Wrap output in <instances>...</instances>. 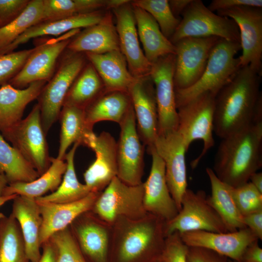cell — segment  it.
Listing matches in <instances>:
<instances>
[{
  "mask_svg": "<svg viewBox=\"0 0 262 262\" xmlns=\"http://www.w3.org/2000/svg\"><path fill=\"white\" fill-rule=\"evenodd\" d=\"M259 74L249 66L241 67L215 97L213 132L221 139L255 123L262 97Z\"/></svg>",
  "mask_w": 262,
  "mask_h": 262,
  "instance_id": "6da1fadb",
  "label": "cell"
},
{
  "mask_svg": "<svg viewBox=\"0 0 262 262\" xmlns=\"http://www.w3.org/2000/svg\"><path fill=\"white\" fill-rule=\"evenodd\" d=\"M262 166V122L253 123L222 139L213 170L231 187L248 181Z\"/></svg>",
  "mask_w": 262,
  "mask_h": 262,
  "instance_id": "7a4b0ae2",
  "label": "cell"
},
{
  "mask_svg": "<svg viewBox=\"0 0 262 262\" xmlns=\"http://www.w3.org/2000/svg\"><path fill=\"white\" fill-rule=\"evenodd\" d=\"M240 43L221 38L212 49L206 68L199 80L184 89L175 90L177 109L198 95L210 92L215 96L241 67Z\"/></svg>",
  "mask_w": 262,
  "mask_h": 262,
  "instance_id": "3957f363",
  "label": "cell"
},
{
  "mask_svg": "<svg viewBox=\"0 0 262 262\" xmlns=\"http://www.w3.org/2000/svg\"><path fill=\"white\" fill-rule=\"evenodd\" d=\"M215 97L210 92H205L177 108V131L182 137L187 149L195 140H201L203 142L201 153L191 163L193 168L214 145Z\"/></svg>",
  "mask_w": 262,
  "mask_h": 262,
  "instance_id": "277c9868",
  "label": "cell"
},
{
  "mask_svg": "<svg viewBox=\"0 0 262 262\" xmlns=\"http://www.w3.org/2000/svg\"><path fill=\"white\" fill-rule=\"evenodd\" d=\"M67 52L37 98L42 124L46 135L59 119L66 94L86 64L84 53Z\"/></svg>",
  "mask_w": 262,
  "mask_h": 262,
  "instance_id": "5b68a950",
  "label": "cell"
},
{
  "mask_svg": "<svg viewBox=\"0 0 262 262\" xmlns=\"http://www.w3.org/2000/svg\"><path fill=\"white\" fill-rule=\"evenodd\" d=\"M165 222L148 213L135 220L126 228L121 235L118 248L119 262H134L143 255L152 262L160 258L166 237Z\"/></svg>",
  "mask_w": 262,
  "mask_h": 262,
  "instance_id": "8992f818",
  "label": "cell"
},
{
  "mask_svg": "<svg viewBox=\"0 0 262 262\" xmlns=\"http://www.w3.org/2000/svg\"><path fill=\"white\" fill-rule=\"evenodd\" d=\"M182 16L169 39L174 45L184 38L211 36L240 43L239 30L235 22L214 13L200 0H192Z\"/></svg>",
  "mask_w": 262,
  "mask_h": 262,
  "instance_id": "52a82bcc",
  "label": "cell"
},
{
  "mask_svg": "<svg viewBox=\"0 0 262 262\" xmlns=\"http://www.w3.org/2000/svg\"><path fill=\"white\" fill-rule=\"evenodd\" d=\"M196 230L229 232L222 219L211 205L206 192L187 189L177 215L165 222V236Z\"/></svg>",
  "mask_w": 262,
  "mask_h": 262,
  "instance_id": "ba28073f",
  "label": "cell"
},
{
  "mask_svg": "<svg viewBox=\"0 0 262 262\" xmlns=\"http://www.w3.org/2000/svg\"><path fill=\"white\" fill-rule=\"evenodd\" d=\"M143 196V183L130 185L116 176L98 195L93 207L96 213L108 222L121 217L140 219L148 213L144 207Z\"/></svg>",
  "mask_w": 262,
  "mask_h": 262,
  "instance_id": "9c48e42d",
  "label": "cell"
},
{
  "mask_svg": "<svg viewBox=\"0 0 262 262\" xmlns=\"http://www.w3.org/2000/svg\"><path fill=\"white\" fill-rule=\"evenodd\" d=\"M46 135L37 103L25 118L3 137L41 175L51 164Z\"/></svg>",
  "mask_w": 262,
  "mask_h": 262,
  "instance_id": "30bf717a",
  "label": "cell"
},
{
  "mask_svg": "<svg viewBox=\"0 0 262 262\" xmlns=\"http://www.w3.org/2000/svg\"><path fill=\"white\" fill-rule=\"evenodd\" d=\"M216 12L233 20L238 27L242 50L239 57L241 67L249 66L262 76V8L240 6Z\"/></svg>",
  "mask_w": 262,
  "mask_h": 262,
  "instance_id": "8fae6325",
  "label": "cell"
},
{
  "mask_svg": "<svg viewBox=\"0 0 262 262\" xmlns=\"http://www.w3.org/2000/svg\"><path fill=\"white\" fill-rule=\"evenodd\" d=\"M220 39L215 36L187 37L174 44L175 90L186 89L199 80L206 68L212 49Z\"/></svg>",
  "mask_w": 262,
  "mask_h": 262,
  "instance_id": "7c38bea8",
  "label": "cell"
},
{
  "mask_svg": "<svg viewBox=\"0 0 262 262\" xmlns=\"http://www.w3.org/2000/svg\"><path fill=\"white\" fill-rule=\"evenodd\" d=\"M80 29L72 30L35 47L20 71L8 83L15 88L23 89L31 83L48 82L56 70L57 60L72 39Z\"/></svg>",
  "mask_w": 262,
  "mask_h": 262,
  "instance_id": "4fadbf2b",
  "label": "cell"
},
{
  "mask_svg": "<svg viewBox=\"0 0 262 262\" xmlns=\"http://www.w3.org/2000/svg\"><path fill=\"white\" fill-rule=\"evenodd\" d=\"M119 125L117 177L128 185H139L143 183L145 145L142 144L137 131L132 105Z\"/></svg>",
  "mask_w": 262,
  "mask_h": 262,
  "instance_id": "5bb4252c",
  "label": "cell"
},
{
  "mask_svg": "<svg viewBox=\"0 0 262 262\" xmlns=\"http://www.w3.org/2000/svg\"><path fill=\"white\" fill-rule=\"evenodd\" d=\"M174 67L175 54L163 56L152 64L149 77L155 87L158 119V135L177 131L178 127Z\"/></svg>",
  "mask_w": 262,
  "mask_h": 262,
  "instance_id": "9a60e30c",
  "label": "cell"
},
{
  "mask_svg": "<svg viewBox=\"0 0 262 262\" xmlns=\"http://www.w3.org/2000/svg\"><path fill=\"white\" fill-rule=\"evenodd\" d=\"M153 147L164 163L166 183L180 211L182 196L187 189L185 160L187 149L183 140L175 131L158 135Z\"/></svg>",
  "mask_w": 262,
  "mask_h": 262,
  "instance_id": "2e32d148",
  "label": "cell"
},
{
  "mask_svg": "<svg viewBox=\"0 0 262 262\" xmlns=\"http://www.w3.org/2000/svg\"><path fill=\"white\" fill-rule=\"evenodd\" d=\"M131 2L113 9L116 18V30L120 50L126 58L131 75L137 79L149 76L152 64L141 48Z\"/></svg>",
  "mask_w": 262,
  "mask_h": 262,
  "instance_id": "e0dca14e",
  "label": "cell"
},
{
  "mask_svg": "<svg viewBox=\"0 0 262 262\" xmlns=\"http://www.w3.org/2000/svg\"><path fill=\"white\" fill-rule=\"evenodd\" d=\"M152 157L149 176L143 183V205L146 211L167 222L178 214L179 210L173 199L165 179L163 160L153 147L148 148Z\"/></svg>",
  "mask_w": 262,
  "mask_h": 262,
  "instance_id": "ac0fdd59",
  "label": "cell"
},
{
  "mask_svg": "<svg viewBox=\"0 0 262 262\" xmlns=\"http://www.w3.org/2000/svg\"><path fill=\"white\" fill-rule=\"evenodd\" d=\"M180 234L182 241L189 247L206 248L238 262L246 247L259 240L247 227L232 232L196 230Z\"/></svg>",
  "mask_w": 262,
  "mask_h": 262,
  "instance_id": "d6986e66",
  "label": "cell"
},
{
  "mask_svg": "<svg viewBox=\"0 0 262 262\" xmlns=\"http://www.w3.org/2000/svg\"><path fill=\"white\" fill-rule=\"evenodd\" d=\"M139 137L147 148L153 146L158 133V112L154 84L149 76L136 79L128 90Z\"/></svg>",
  "mask_w": 262,
  "mask_h": 262,
  "instance_id": "ffe728a7",
  "label": "cell"
},
{
  "mask_svg": "<svg viewBox=\"0 0 262 262\" xmlns=\"http://www.w3.org/2000/svg\"><path fill=\"white\" fill-rule=\"evenodd\" d=\"M87 147L95 152L96 160L84 173L85 184L90 192H99L117 176V142L104 131L94 135Z\"/></svg>",
  "mask_w": 262,
  "mask_h": 262,
  "instance_id": "44dd1931",
  "label": "cell"
},
{
  "mask_svg": "<svg viewBox=\"0 0 262 262\" xmlns=\"http://www.w3.org/2000/svg\"><path fill=\"white\" fill-rule=\"evenodd\" d=\"M99 192H91L85 197L66 203L37 202L42 217L40 232L41 245L55 233L66 228L78 217L93 207Z\"/></svg>",
  "mask_w": 262,
  "mask_h": 262,
  "instance_id": "7402d4cb",
  "label": "cell"
},
{
  "mask_svg": "<svg viewBox=\"0 0 262 262\" xmlns=\"http://www.w3.org/2000/svg\"><path fill=\"white\" fill-rule=\"evenodd\" d=\"M47 82L31 83L23 89L14 87L9 83L0 87V133H8L22 119L28 104L37 98Z\"/></svg>",
  "mask_w": 262,
  "mask_h": 262,
  "instance_id": "603a6c76",
  "label": "cell"
},
{
  "mask_svg": "<svg viewBox=\"0 0 262 262\" xmlns=\"http://www.w3.org/2000/svg\"><path fill=\"white\" fill-rule=\"evenodd\" d=\"M75 36L66 48L72 52L102 54L120 50L118 36L110 12L99 22L84 28Z\"/></svg>",
  "mask_w": 262,
  "mask_h": 262,
  "instance_id": "cb8c5ba5",
  "label": "cell"
},
{
  "mask_svg": "<svg viewBox=\"0 0 262 262\" xmlns=\"http://www.w3.org/2000/svg\"><path fill=\"white\" fill-rule=\"evenodd\" d=\"M12 215L16 220L23 237L25 252L30 262H36L41 256L40 232L42 217L34 198L17 195L14 199Z\"/></svg>",
  "mask_w": 262,
  "mask_h": 262,
  "instance_id": "d4e9b609",
  "label": "cell"
},
{
  "mask_svg": "<svg viewBox=\"0 0 262 262\" xmlns=\"http://www.w3.org/2000/svg\"><path fill=\"white\" fill-rule=\"evenodd\" d=\"M104 15L99 10L55 20L41 21L29 28L11 44L1 50L0 54L13 52L19 46L33 38L44 35L61 36L73 30L92 26L99 22Z\"/></svg>",
  "mask_w": 262,
  "mask_h": 262,
  "instance_id": "484cf974",
  "label": "cell"
},
{
  "mask_svg": "<svg viewBox=\"0 0 262 262\" xmlns=\"http://www.w3.org/2000/svg\"><path fill=\"white\" fill-rule=\"evenodd\" d=\"M84 54L100 77L105 91L128 92L136 79L130 73L126 58L120 50L102 54Z\"/></svg>",
  "mask_w": 262,
  "mask_h": 262,
  "instance_id": "4316f807",
  "label": "cell"
},
{
  "mask_svg": "<svg viewBox=\"0 0 262 262\" xmlns=\"http://www.w3.org/2000/svg\"><path fill=\"white\" fill-rule=\"evenodd\" d=\"M131 6L138 37L148 61L152 64L163 56L175 54V46L163 34L154 19L144 10Z\"/></svg>",
  "mask_w": 262,
  "mask_h": 262,
  "instance_id": "83f0119b",
  "label": "cell"
},
{
  "mask_svg": "<svg viewBox=\"0 0 262 262\" xmlns=\"http://www.w3.org/2000/svg\"><path fill=\"white\" fill-rule=\"evenodd\" d=\"M132 105L128 92L105 91L84 109L86 123L90 129L100 121L119 124Z\"/></svg>",
  "mask_w": 262,
  "mask_h": 262,
  "instance_id": "f1b7e54d",
  "label": "cell"
},
{
  "mask_svg": "<svg viewBox=\"0 0 262 262\" xmlns=\"http://www.w3.org/2000/svg\"><path fill=\"white\" fill-rule=\"evenodd\" d=\"M206 172L211 187V195L209 200L218 213L227 230L235 231L246 228L243 216L239 211L231 193V187L220 180L211 168Z\"/></svg>",
  "mask_w": 262,
  "mask_h": 262,
  "instance_id": "f546056e",
  "label": "cell"
},
{
  "mask_svg": "<svg viewBox=\"0 0 262 262\" xmlns=\"http://www.w3.org/2000/svg\"><path fill=\"white\" fill-rule=\"evenodd\" d=\"M59 119L61 124L59 147L57 158L65 160L66 151L73 144L85 146L89 136L94 133L87 126L84 110L64 105Z\"/></svg>",
  "mask_w": 262,
  "mask_h": 262,
  "instance_id": "4dcf8cb0",
  "label": "cell"
},
{
  "mask_svg": "<svg viewBox=\"0 0 262 262\" xmlns=\"http://www.w3.org/2000/svg\"><path fill=\"white\" fill-rule=\"evenodd\" d=\"M49 168L37 179L29 182L10 183L5 188L3 196L16 195L34 198L54 192L59 186L66 168L64 160L51 157Z\"/></svg>",
  "mask_w": 262,
  "mask_h": 262,
  "instance_id": "1f68e13d",
  "label": "cell"
},
{
  "mask_svg": "<svg viewBox=\"0 0 262 262\" xmlns=\"http://www.w3.org/2000/svg\"><path fill=\"white\" fill-rule=\"evenodd\" d=\"M105 91L100 77L89 62L71 84L63 105L74 106L84 110Z\"/></svg>",
  "mask_w": 262,
  "mask_h": 262,
  "instance_id": "d6a6232c",
  "label": "cell"
},
{
  "mask_svg": "<svg viewBox=\"0 0 262 262\" xmlns=\"http://www.w3.org/2000/svg\"><path fill=\"white\" fill-rule=\"evenodd\" d=\"M80 145L73 144L69 151L66 154V170L58 188L51 194L36 198L37 202L66 203L78 200L90 193L84 184L80 183L77 177L74 167V156Z\"/></svg>",
  "mask_w": 262,
  "mask_h": 262,
  "instance_id": "836d02e7",
  "label": "cell"
},
{
  "mask_svg": "<svg viewBox=\"0 0 262 262\" xmlns=\"http://www.w3.org/2000/svg\"><path fill=\"white\" fill-rule=\"evenodd\" d=\"M0 171L9 184L29 182L40 175L14 147L10 146L0 133Z\"/></svg>",
  "mask_w": 262,
  "mask_h": 262,
  "instance_id": "e575fe53",
  "label": "cell"
},
{
  "mask_svg": "<svg viewBox=\"0 0 262 262\" xmlns=\"http://www.w3.org/2000/svg\"><path fill=\"white\" fill-rule=\"evenodd\" d=\"M82 250L94 262H107L109 236L106 229L94 221H86L75 229Z\"/></svg>",
  "mask_w": 262,
  "mask_h": 262,
  "instance_id": "d590c367",
  "label": "cell"
},
{
  "mask_svg": "<svg viewBox=\"0 0 262 262\" xmlns=\"http://www.w3.org/2000/svg\"><path fill=\"white\" fill-rule=\"evenodd\" d=\"M0 262H29L19 225L11 214L0 213Z\"/></svg>",
  "mask_w": 262,
  "mask_h": 262,
  "instance_id": "8d00e7d4",
  "label": "cell"
},
{
  "mask_svg": "<svg viewBox=\"0 0 262 262\" xmlns=\"http://www.w3.org/2000/svg\"><path fill=\"white\" fill-rule=\"evenodd\" d=\"M109 0H43L41 21L55 20L109 9Z\"/></svg>",
  "mask_w": 262,
  "mask_h": 262,
  "instance_id": "74e56055",
  "label": "cell"
},
{
  "mask_svg": "<svg viewBox=\"0 0 262 262\" xmlns=\"http://www.w3.org/2000/svg\"><path fill=\"white\" fill-rule=\"evenodd\" d=\"M43 7V0H31L20 15L0 27V51L29 28L42 21Z\"/></svg>",
  "mask_w": 262,
  "mask_h": 262,
  "instance_id": "f35d334b",
  "label": "cell"
},
{
  "mask_svg": "<svg viewBox=\"0 0 262 262\" xmlns=\"http://www.w3.org/2000/svg\"><path fill=\"white\" fill-rule=\"evenodd\" d=\"M147 12L156 21L163 34L169 40L180 20L172 13L167 0H135L131 2Z\"/></svg>",
  "mask_w": 262,
  "mask_h": 262,
  "instance_id": "ab89813d",
  "label": "cell"
},
{
  "mask_svg": "<svg viewBox=\"0 0 262 262\" xmlns=\"http://www.w3.org/2000/svg\"><path fill=\"white\" fill-rule=\"evenodd\" d=\"M49 240L55 249L56 262H85L67 228L55 233Z\"/></svg>",
  "mask_w": 262,
  "mask_h": 262,
  "instance_id": "60d3db41",
  "label": "cell"
},
{
  "mask_svg": "<svg viewBox=\"0 0 262 262\" xmlns=\"http://www.w3.org/2000/svg\"><path fill=\"white\" fill-rule=\"evenodd\" d=\"M236 205L243 216L262 209V193L249 181L231 187Z\"/></svg>",
  "mask_w": 262,
  "mask_h": 262,
  "instance_id": "b9f144b4",
  "label": "cell"
},
{
  "mask_svg": "<svg viewBox=\"0 0 262 262\" xmlns=\"http://www.w3.org/2000/svg\"><path fill=\"white\" fill-rule=\"evenodd\" d=\"M35 49L0 54V84L8 83L20 71Z\"/></svg>",
  "mask_w": 262,
  "mask_h": 262,
  "instance_id": "7bdbcfd3",
  "label": "cell"
},
{
  "mask_svg": "<svg viewBox=\"0 0 262 262\" xmlns=\"http://www.w3.org/2000/svg\"><path fill=\"white\" fill-rule=\"evenodd\" d=\"M188 249L180 233L175 232L166 236L159 259L164 262H187Z\"/></svg>",
  "mask_w": 262,
  "mask_h": 262,
  "instance_id": "ee69618b",
  "label": "cell"
},
{
  "mask_svg": "<svg viewBox=\"0 0 262 262\" xmlns=\"http://www.w3.org/2000/svg\"><path fill=\"white\" fill-rule=\"evenodd\" d=\"M30 0H0V27L9 23L27 7Z\"/></svg>",
  "mask_w": 262,
  "mask_h": 262,
  "instance_id": "f6af8a7d",
  "label": "cell"
},
{
  "mask_svg": "<svg viewBox=\"0 0 262 262\" xmlns=\"http://www.w3.org/2000/svg\"><path fill=\"white\" fill-rule=\"evenodd\" d=\"M187 262H229V259L211 250L197 247H189Z\"/></svg>",
  "mask_w": 262,
  "mask_h": 262,
  "instance_id": "bcb514c9",
  "label": "cell"
},
{
  "mask_svg": "<svg viewBox=\"0 0 262 262\" xmlns=\"http://www.w3.org/2000/svg\"><path fill=\"white\" fill-rule=\"evenodd\" d=\"M240 6H247L262 8V0H213L207 7L213 12Z\"/></svg>",
  "mask_w": 262,
  "mask_h": 262,
  "instance_id": "7dc6e473",
  "label": "cell"
},
{
  "mask_svg": "<svg viewBox=\"0 0 262 262\" xmlns=\"http://www.w3.org/2000/svg\"><path fill=\"white\" fill-rule=\"evenodd\" d=\"M244 222L259 240H262V209L243 216Z\"/></svg>",
  "mask_w": 262,
  "mask_h": 262,
  "instance_id": "c3c4849f",
  "label": "cell"
},
{
  "mask_svg": "<svg viewBox=\"0 0 262 262\" xmlns=\"http://www.w3.org/2000/svg\"><path fill=\"white\" fill-rule=\"evenodd\" d=\"M240 262H262V249L256 240L248 246L244 250Z\"/></svg>",
  "mask_w": 262,
  "mask_h": 262,
  "instance_id": "681fc988",
  "label": "cell"
},
{
  "mask_svg": "<svg viewBox=\"0 0 262 262\" xmlns=\"http://www.w3.org/2000/svg\"><path fill=\"white\" fill-rule=\"evenodd\" d=\"M42 245V253L36 262H56L55 250L51 242L49 240Z\"/></svg>",
  "mask_w": 262,
  "mask_h": 262,
  "instance_id": "f907efd6",
  "label": "cell"
},
{
  "mask_svg": "<svg viewBox=\"0 0 262 262\" xmlns=\"http://www.w3.org/2000/svg\"><path fill=\"white\" fill-rule=\"evenodd\" d=\"M192 0H168L170 8L173 15L177 17L182 13L191 2Z\"/></svg>",
  "mask_w": 262,
  "mask_h": 262,
  "instance_id": "816d5d0a",
  "label": "cell"
},
{
  "mask_svg": "<svg viewBox=\"0 0 262 262\" xmlns=\"http://www.w3.org/2000/svg\"><path fill=\"white\" fill-rule=\"evenodd\" d=\"M249 181L261 193H262V173L256 172L250 176Z\"/></svg>",
  "mask_w": 262,
  "mask_h": 262,
  "instance_id": "f5cc1de1",
  "label": "cell"
},
{
  "mask_svg": "<svg viewBox=\"0 0 262 262\" xmlns=\"http://www.w3.org/2000/svg\"><path fill=\"white\" fill-rule=\"evenodd\" d=\"M8 184L6 177L0 171V196H3L4 191Z\"/></svg>",
  "mask_w": 262,
  "mask_h": 262,
  "instance_id": "db71d44e",
  "label": "cell"
},
{
  "mask_svg": "<svg viewBox=\"0 0 262 262\" xmlns=\"http://www.w3.org/2000/svg\"><path fill=\"white\" fill-rule=\"evenodd\" d=\"M17 196L16 195H12L0 196V207L8 201L13 200Z\"/></svg>",
  "mask_w": 262,
  "mask_h": 262,
  "instance_id": "11a10c76",
  "label": "cell"
},
{
  "mask_svg": "<svg viewBox=\"0 0 262 262\" xmlns=\"http://www.w3.org/2000/svg\"><path fill=\"white\" fill-rule=\"evenodd\" d=\"M164 262L163 261H162L161 260H160V259H159L158 260L154 261V262Z\"/></svg>",
  "mask_w": 262,
  "mask_h": 262,
  "instance_id": "9f6ffc18",
  "label": "cell"
},
{
  "mask_svg": "<svg viewBox=\"0 0 262 262\" xmlns=\"http://www.w3.org/2000/svg\"><path fill=\"white\" fill-rule=\"evenodd\" d=\"M229 262H240L233 261V260H231L229 259Z\"/></svg>",
  "mask_w": 262,
  "mask_h": 262,
  "instance_id": "6f0895ef",
  "label": "cell"
}]
</instances>
